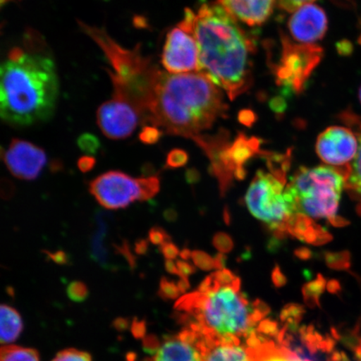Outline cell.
<instances>
[{
    "label": "cell",
    "instance_id": "obj_1",
    "mask_svg": "<svg viewBox=\"0 0 361 361\" xmlns=\"http://www.w3.org/2000/svg\"><path fill=\"white\" fill-rule=\"evenodd\" d=\"M0 75L4 121L24 128L51 118L58 99L59 79L55 61L40 34L28 30L24 47L11 49Z\"/></svg>",
    "mask_w": 361,
    "mask_h": 361
},
{
    "label": "cell",
    "instance_id": "obj_2",
    "mask_svg": "<svg viewBox=\"0 0 361 361\" xmlns=\"http://www.w3.org/2000/svg\"><path fill=\"white\" fill-rule=\"evenodd\" d=\"M192 32L200 53V71L233 101L250 88L251 56L255 45L219 3H204L194 15Z\"/></svg>",
    "mask_w": 361,
    "mask_h": 361
},
{
    "label": "cell",
    "instance_id": "obj_3",
    "mask_svg": "<svg viewBox=\"0 0 361 361\" xmlns=\"http://www.w3.org/2000/svg\"><path fill=\"white\" fill-rule=\"evenodd\" d=\"M227 110L223 92L200 72L174 75L160 71L142 123L194 140L225 117Z\"/></svg>",
    "mask_w": 361,
    "mask_h": 361
},
{
    "label": "cell",
    "instance_id": "obj_4",
    "mask_svg": "<svg viewBox=\"0 0 361 361\" xmlns=\"http://www.w3.org/2000/svg\"><path fill=\"white\" fill-rule=\"evenodd\" d=\"M175 308L191 315L201 333L213 341L240 343L250 335L257 322L269 312L264 302L250 305L241 291V279L231 286H220L206 293L192 292L177 302Z\"/></svg>",
    "mask_w": 361,
    "mask_h": 361
},
{
    "label": "cell",
    "instance_id": "obj_5",
    "mask_svg": "<svg viewBox=\"0 0 361 361\" xmlns=\"http://www.w3.org/2000/svg\"><path fill=\"white\" fill-rule=\"evenodd\" d=\"M80 29L96 42L110 63L107 70L113 84V96L132 103L144 114L150 105L155 82L160 70L142 53L141 44L133 49L116 43L106 31L79 21Z\"/></svg>",
    "mask_w": 361,
    "mask_h": 361
},
{
    "label": "cell",
    "instance_id": "obj_6",
    "mask_svg": "<svg viewBox=\"0 0 361 361\" xmlns=\"http://www.w3.org/2000/svg\"><path fill=\"white\" fill-rule=\"evenodd\" d=\"M350 169V165L341 168L300 166L286 186L296 197L299 213L315 219L335 218Z\"/></svg>",
    "mask_w": 361,
    "mask_h": 361
},
{
    "label": "cell",
    "instance_id": "obj_7",
    "mask_svg": "<svg viewBox=\"0 0 361 361\" xmlns=\"http://www.w3.org/2000/svg\"><path fill=\"white\" fill-rule=\"evenodd\" d=\"M245 202L250 214L267 226L287 224L292 215L299 213L295 196L263 170L257 171Z\"/></svg>",
    "mask_w": 361,
    "mask_h": 361
},
{
    "label": "cell",
    "instance_id": "obj_8",
    "mask_svg": "<svg viewBox=\"0 0 361 361\" xmlns=\"http://www.w3.org/2000/svg\"><path fill=\"white\" fill-rule=\"evenodd\" d=\"M282 51L274 67L276 82L300 94L323 57V49L314 44H296L282 35Z\"/></svg>",
    "mask_w": 361,
    "mask_h": 361
},
{
    "label": "cell",
    "instance_id": "obj_9",
    "mask_svg": "<svg viewBox=\"0 0 361 361\" xmlns=\"http://www.w3.org/2000/svg\"><path fill=\"white\" fill-rule=\"evenodd\" d=\"M89 192L99 204L109 210L126 209L141 197L138 178L116 170L107 171L90 182Z\"/></svg>",
    "mask_w": 361,
    "mask_h": 361
},
{
    "label": "cell",
    "instance_id": "obj_10",
    "mask_svg": "<svg viewBox=\"0 0 361 361\" xmlns=\"http://www.w3.org/2000/svg\"><path fill=\"white\" fill-rule=\"evenodd\" d=\"M161 65L170 74L200 71V53L192 31L178 25L169 31L162 49Z\"/></svg>",
    "mask_w": 361,
    "mask_h": 361
},
{
    "label": "cell",
    "instance_id": "obj_11",
    "mask_svg": "<svg viewBox=\"0 0 361 361\" xmlns=\"http://www.w3.org/2000/svg\"><path fill=\"white\" fill-rule=\"evenodd\" d=\"M141 113L125 99L113 96L97 111V124L102 133L111 140L130 137L137 128Z\"/></svg>",
    "mask_w": 361,
    "mask_h": 361
},
{
    "label": "cell",
    "instance_id": "obj_12",
    "mask_svg": "<svg viewBox=\"0 0 361 361\" xmlns=\"http://www.w3.org/2000/svg\"><path fill=\"white\" fill-rule=\"evenodd\" d=\"M359 141L350 128L331 126L320 133L315 144V152L324 164L334 168L351 164L357 155Z\"/></svg>",
    "mask_w": 361,
    "mask_h": 361
},
{
    "label": "cell",
    "instance_id": "obj_13",
    "mask_svg": "<svg viewBox=\"0 0 361 361\" xmlns=\"http://www.w3.org/2000/svg\"><path fill=\"white\" fill-rule=\"evenodd\" d=\"M1 157L13 177L25 180L37 179L47 164L42 147L20 139H13L6 151L2 149Z\"/></svg>",
    "mask_w": 361,
    "mask_h": 361
},
{
    "label": "cell",
    "instance_id": "obj_14",
    "mask_svg": "<svg viewBox=\"0 0 361 361\" xmlns=\"http://www.w3.org/2000/svg\"><path fill=\"white\" fill-rule=\"evenodd\" d=\"M288 30L296 42L301 44H314L326 34L328 19L323 8L309 4L293 12Z\"/></svg>",
    "mask_w": 361,
    "mask_h": 361
},
{
    "label": "cell",
    "instance_id": "obj_15",
    "mask_svg": "<svg viewBox=\"0 0 361 361\" xmlns=\"http://www.w3.org/2000/svg\"><path fill=\"white\" fill-rule=\"evenodd\" d=\"M206 349L194 331H186L162 342L147 361H203Z\"/></svg>",
    "mask_w": 361,
    "mask_h": 361
},
{
    "label": "cell",
    "instance_id": "obj_16",
    "mask_svg": "<svg viewBox=\"0 0 361 361\" xmlns=\"http://www.w3.org/2000/svg\"><path fill=\"white\" fill-rule=\"evenodd\" d=\"M276 0H218L234 19L251 27L263 25L272 15Z\"/></svg>",
    "mask_w": 361,
    "mask_h": 361
},
{
    "label": "cell",
    "instance_id": "obj_17",
    "mask_svg": "<svg viewBox=\"0 0 361 361\" xmlns=\"http://www.w3.org/2000/svg\"><path fill=\"white\" fill-rule=\"evenodd\" d=\"M203 361H255L254 351L238 342L214 341L207 345Z\"/></svg>",
    "mask_w": 361,
    "mask_h": 361
},
{
    "label": "cell",
    "instance_id": "obj_18",
    "mask_svg": "<svg viewBox=\"0 0 361 361\" xmlns=\"http://www.w3.org/2000/svg\"><path fill=\"white\" fill-rule=\"evenodd\" d=\"M261 140L255 137H247L239 133L233 144H229L227 152L230 161L238 168H243L252 157L260 155Z\"/></svg>",
    "mask_w": 361,
    "mask_h": 361
},
{
    "label": "cell",
    "instance_id": "obj_19",
    "mask_svg": "<svg viewBox=\"0 0 361 361\" xmlns=\"http://www.w3.org/2000/svg\"><path fill=\"white\" fill-rule=\"evenodd\" d=\"M343 116L347 124L355 126V133L359 141L357 155L351 162L349 178L345 183V188L352 197L361 202V123L355 119L354 115L344 114Z\"/></svg>",
    "mask_w": 361,
    "mask_h": 361
},
{
    "label": "cell",
    "instance_id": "obj_20",
    "mask_svg": "<svg viewBox=\"0 0 361 361\" xmlns=\"http://www.w3.org/2000/svg\"><path fill=\"white\" fill-rule=\"evenodd\" d=\"M1 313V333L0 340L3 345H8L16 341L20 336L23 329V322L19 312L8 305H2L0 309Z\"/></svg>",
    "mask_w": 361,
    "mask_h": 361
},
{
    "label": "cell",
    "instance_id": "obj_21",
    "mask_svg": "<svg viewBox=\"0 0 361 361\" xmlns=\"http://www.w3.org/2000/svg\"><path fill=\"white\" fill-rule=\"evenodd\" d=\"M107 234V225L102 215L99 214L97 218V229L94 230L92 241H90V256L102 268L113 269L108 262L107 248L105 240Z\"/></svg>",
    "mask_w": 361,
    "mask_h": 361
},
{
    "label": "cell",
    "instance_id": "obj_22",
    "mask_svg": "<svg viewBox=\"0 0 361 361\" xmlns=\"http://www.w3.org/2000/svg\"><path fill=\"white\" fill-rule=\"evenodd\" d=\"M291 150H288L284 154L266 151L260 153V156L267 161L270 174L283 185L287 183V174L291 166Z\"/></svg>",
    "mask_w": 361,
    "mask_h": 361
},
{
    "label": "cell",
    "instance_id": "obj_23",
    "mask_svg": "<svg viewBox=\"0 0 361 361\" xmlns=\"http://www.w3.org/2000/svg\"><path fill=\"white\" fill-rule=\"evenodd\" d=\"M0 361H39V358L34 349L7 345L2 347Z\"/></svg>",
    "mask_w": 361,
    "mask_h": 361
},
{
    "label": "cell",
    "instance_id": "obj_24",
    "mask_svg": "<svg viewBox=\"0 0 361 361\" xmlns=\"http://www.w3.org/2000/svg\"><path fill=\"white\" fill-rule=\"evenodd\" d=\"M315 223L308 215L297 213L291 216L288 221V233L290 236L303 240L305 234L313 227Z\"/></svg>",
    "mask_w": 361,
    "mask_h": 361
},
{
    "label": "cell",
    "instance_id": "obj_25",
    "mask_svg": "<svg viewBox=\"0 0 361 361\" xmlns=\"http://www.w3.org/2000/svg\"><path fill=\"white\" fill-rule=\"evenodd\" d=\"M254 358L255 361H302L288 351L274 348L255 350Z\"/></svg>",
    "mask_w": 361,
    "mask_h": 361
},
{
    "label": "cell",
    "instance_id": "obj_26",
    "mask_svg": "<svg viewBox=\"0 0 361 361\" xmlns=\"http://www.w3.org/2000/svg\"><path fill=\"white\" fill-rule=\"evenodd\" d=\"M140 188H141V197L140 202H145L152 200L161 189V179L158 175L152 177L138 178Z\"/></svg>",
    "mask_w": 361,
    "mask_h": 361
},
{
    "label": "cell",
    "instance_id": "obj_27",
    "mask_svg": "<svg viewBox=\"0 0 361 361\" xmlns=\"http://www.w3.org/2000/svg\"><path fill=\"white\" fill-rule=\"evenodd\" d=\"M326 286V279L319 274L314 281L306 283L303 288L305 299L309 304H314L318 301V295L322 293Z\"/></svg>",
    "mask_w": 361,
    "mask_h": 361
},
{
    "label": "cell",
    "instance_id": "obj_28",
    "mask_svg": "<svg viewBox=\"0 0 361 361\" xmlns=\"http://www.w3.org/2000/svg\"><path fill=\"white\" fill-rule=\"evenodd\" d=\"M78 146L87 154L96 155L101 149V142L92 133H83L78 139Z\"/></svg>",
    "mask_w": 361,
    "mask_h": 361
},
{
    "label": "cell",
    "instance_id": "obj_29",
    "mask_svg": "<svg viewBox=\"0 0 361 361\" xmlns=\"http://www.w3.org/2000/svg\"><path fill=\"white\" fill-rule=\"evenodd\" d=\"M189 160L188 153L183 149L175 148L169 152L166 158L165 168L169 169H178L188 164Z\"/></svg>",
    "mask_w": 361,
    "mask_h": 361
},
{
    "label": "cell",
    "instance_id": "obj_30",
    "mask_svg": "<svg viewBox=\"0 0 361 361\" xmlns=\"http://www.w3.org/2000/svg\"><path fill=\"white\" fill-rule=\"evenodd\" d=\"M67 295L73 302H83L87 299L89 290L87 284L82 281H75L69 283L66 290Z\"/></svg>",
    "mask_w": 361,
    "mask_h": 361
},
{
    "label": "cell",
    "instance_id": "obj_31",
    "mask_svg": "<svg viewBox=\"0 0 361 361\" xmlns=\"http://www.w3.org/2000/svg\"><path fill=\"white\" fill-rule=\"evenodd\" d=\"M164 132L157 126L145 125L139 134V140L146 145H154L160 141Z\"/></svg>",
    "mask_w": 361,
    "mask_h": 361
},
{
    "label": "cell",
    "instance_id": "obj_32",
    "mask_svg": "<svg viewBox=\"0 0 361 361\" xmlns=\"http://www.w3.org/2000/svg\"><path fill=\"white\" fill-rule=\"evenodd\" d=\"M52 361H92V359L87 352L66 349L59 352Z\"/></svg>",
    "mask_w": 361,
    "mask_h": 361
},
{
    "label": "cell",
    "instance_id": "obj_33",
    "mask_svg": "<svg viewBox=\"0 0 361 361\" xmlns=\"http://www.w3.org/2000/svg\"><path fill=\"white\" fill-rule=\"evenodd\" d=\"M178 284L169 281L168 278L162 277L160 281L158 295L164 300H174L180 295Z\"/></svg>",
    "mask_w": 361,
    "mask_h": 361
},
{
    "label": "cell",
    "instance_id": "obj_34",
    "mask_svg": "<svg viewBox=\"0 0 361 361\" xmlns=\"http://www.w3.org/2000/svg\"><path fill=\"white\" fill-rule=\"evenodd\" d=\"M213 245L216 250L222 254H228L231 252L234 247V243L229 234L219 232L216 233L213 238Z\"/></svg>",
    "mask_w": 361,
    "mask_h": 361
},
{
    "label": "cell",
    "instance_id": "obj_35",
    "mask_svg": "<svg viewBox=\"0 0 361 361\" xmlns=\"http://www.w3.org/2000/svg\"><path fill=\"white\" fill-rule=\"evenodd\" d=\"M192 259L197 268L203 271H209L215 269L214 259L207 252L195 250L192 252Z\"/></svg>",
    "mask_w": 361,
    "mask_h": 361
},
{
    "label": "cell",
    "instance_id": "obj_36",
    "mask_svg": "<svg viewBox=\"0 0 361 361\" xmlns=\"http://www.w3.org/2000/svg\"><path fill=\"white\" fill-rule=\"evenodd\" d=\"M324 261L331 269H342L348 266V255L346 252H341V254L326 252Z\"/></svg>",
    "mask_w": 361,
    "mask_h": 361
},
{
    "label": "cell",
    "instance_id": "obj_37",
    "mask_svg": "<svg viewBox=\"0 0 361 361\" xmlns=\"http://www.w3.org/2000/svg\"><path fill=\"white\" fill-rule=\"evenodd\" d=\"M148 241L154 245H162L166 242L171 241V237L164 228L154 226L148 232Z\"/></svg>",
    "mask_w": 361,
    "mask_h": 361
},
{
    "label": "cell",
    "instance_id": "obj_38",
    "mask_svg": "<svg viewBox=\"0 0 361 361\" xmlns=\"http://www.w3.org/2000/svg\"><path fill=\"white\" fill-rule=\"evenodd\" d=\"M114 246L117 254L123 256L126 261L128 262L130 269H135V266H137V257L135 256L132 250H130L129 243L124 240L120 245H115Z\"/></svg>",
    "mask_w": 361,
    "mask_h": 361
},
{
    "label": "cell",
    "instance_id": "obj_39",
    "mask_svg": "<svg viewBox=\"0 0 361 361\" xmlns=\"http://www.w3.org/2000/svg\"><path fill=\"white\" fill-rule=\"evenodd\" d=\"M315 0H276L278 6L286 12H295L305 4H312Z\"/></svg>",
    "mask_w": 361,
    "mask_h": 361
},
{
    "label": "cell",
    "instance_id": "obj_40",
    "mask_svg": "<svg viewBox=\"0 0 361 361\" xmlns=\"http://www.w3.org/2000/svg\"><path fill=\"white\" fill-rule=\"evenodd\" d=\"M212 274H213L215 281L220 286H231L238 279L232 271L226 269L218 270L216 272Z\"/></svg>",
    "mask_w": 361,
    "mask_h": 361
},
{
    "label": "cell",
    "instance_id": "obj_41",
    "mask_svg": "<svg viewBox=\"0 0 361 361\" xmlns=\"http://www.w3.org/2000/svg\"><path fill=\"white\" fill-rule=\"evenodd\" d=\"M45 256L47 257V260L52 261L58 265H68L70 264L71 258L69 255L65 251L57 250L51 252L48 250L42 251Z\"/></svg>",
    "mask_w": 361,
    "mask_h": 361
},
{
    "label": "cell",
    "instance_id": "obj_42",
    "mask_svg": "<svg viewBox=\"0 0 361 361\" xmlns=\"http://www.w3.org/2000/svg\"><path fill=\"white\" fill-rule=\"evenodd\" d=\"M160 252L164 258L168 260L177 259L180 255L179 248L171 241L166 242L160 246Z\"/></svg>",
    "mask_w": 361,
    "mask_h": 361
},
{
    "label": "cell",
    "instance_id": "obj_43",
    "mask_svg": "<svg viewBox=\"0 0 361 361\" xmlns=\"http://www.w3.org/2000/svg\"><path fill=\"white\" fill-rule=\"evenodd\" d=\"M96 158L92 156L80 157L78 161V168L82 173H87L96 166Z\"/></svg>",
    "mask_w": 361,
    "mask_h": 361
},
{
    "label": "cell",
    "instance_id": "obj_44",
    "mask_svg": "<svg viewBox=\"0 0 361 361\" xmlns=\"http://www.w3.org/2000/svg\"><path fill=\"white\" fill-rule=\"evenodd\" d=\"M271 279L274 286L276 288H281L287 283V278L283 273V271L279 264H275L271 274Z\"/></svg>",
    "mask_w": 361,
    "mask_h": 361
},
{
    "label": "cell",
    "instance_id": "obj_45",
    "mask_svg": "<svg viewBox=\"0 0 361 361\" xmlns=\"http://www.w3.org/2000/svg\"><path fill=\"white\" fill-rule=\"evenodd\" d=\"M176 264L178 265V268L180 274V277L188 278L197 272L195 266L189 264L188 262L184 260H178L177 263Z\"/></svg>",
    "mask_w": 361,
    "mask_h": 361
},
{
    "label": "cell",
    "instance_id": "obj_46",
    "mask_svg": "<svg viewBox=\"0 0 361 361\" xmlns=\"http://www.w3.org/2000/svg\"><path fill=\"white\" fill-rule=\"evenodd\" d=\"M184 177L188 184L194 186L200 182L201 173L196 168H189L185 171Z\"/></svg>",
    "mask_w": 361,
    "mask_h": 361
},
{
    "label": "cell",
    "instance_id": "obj_47",
    "mask_svg": "<svg viewBox=\"0 0 361 361\" xmlns=\"http://www.w3.org/2000/svg\"><path fill=\"white\" fill-rule=\"evenodd\" d=\"M295 258L302 261H308L313 258L314 252L309 247H300L293 252Z\"/></svg>",
    "mask_w": 361,
    "mask_h": 361
},
{
    "label": "cell",
    "instance_id": "obj_48",
    "mask_svg": "<svg viewBox=\"0 0 361 361\" xmlns=\"http://www.w3.org/2000/svg\"><path fill=\"white\" fill-rule=\"evenodd\" d=\"M149 250L148 239L139 238L135 242L134 252L137 255H146Z\"/></svg>",
    "mask_w": 361,
    "mask_h": 361
},
{
    "label": "cell",
    "instance_id": "obj_49",
    "mask_svg": "<svg viewBox=\"0 0 361 361\" xmlns=\"http://www.w3.org/2000/svg\"><path fill=\"white\" fill-rule=\"evenodd\" d=\"M239 121L243 125L251 126L255 123V115L250 111H243L239 115Z\"/></svg>",
    "mask_w": 361,
    "mask_h": 361
},
{
    "label": "cell",
    "instance_id": "obj_50",
    "mask_svg": "<svg viewBox=\"0 0 361 361\" xmlns=\"http://www.w3.org/2000/svg\"><path fill=\"white\" fill-rule=\"evenodd\" d=\"M283 241V240H281V239L271 236V238L269 239L267 245L268 251L271 252V254L277 252L279 250H281Z\"/></svg>",
    "mask_w": 361,
    "mask_h": 361
},
{
    "label": "cell",
    "instance_id": "obj_51",
    "mask_svg": "<svg viewBox=\"0 0 361 361\" xmlns=\"http://www.w3.org/2000/svg\"><path fill=\"white\" fill-rule=\"evenodd\" d=\"M141 171L142 175V178L152 177V176L157 175L156 168L151 162H146L145 164H143L141 168Z\"/></svg>",
    "mask_w": 361,
    "mask_h": 361
},
{
    "label": "cell",
    "instance_id": "obj_52",
    "mask_svg": "<svg viewBox=\"0 0 361 361\" xmlns=\"http://www.w3.org/2000/svg\"><path fill=\"white\" fill-rule=\"evenodd\" d=\"M214 266L215 269L219 270L224 269L226 267V264H227L228 257L225 255L222 254V252H219L214 256Z\"/></svg>",
    "mask_w": 361,
    "mask_h": 361
},
{
    "label": "cell",
    "instance_id": "obj_53",
    "mask_svg": "<svg viewBox=\"0 0 361 361\" xmlns=\"http://www.w3.org/2000/svg\"><path fill=\"white\" fill-rule=\"evenodd\" d=\"M164 218L169 223H174L178 218V212L174 207H169L164 212Z\"/></svg>",
    "mask_w": 361,
    "mask_h": 361
},
{
    "label": "cell",
    "instance_id": "obj_54",
    "mask_svg": "<svg viewBox=\"0 0 361 361\" xmlns=\"http://www.w3.org/2000/svg\"><path fill=\"white\" fill-rule=\"evenodd\" d=\"M164 268L166 272L169 274L178 275V276L180 277V274L179 272L178 265L177 264H175L173 260L166 259L164 263Z\"/></svg>",
    "mask_w": 361,
    "mask_h": 361
},
{
    "label": "cell",
    "instance_id": "obj_55",
    "mask_svg": "<svg viewBox=\"0 0 361 361\" xmlns=\"http://www.w3.org/2000/svg\"><path fill=\"white\" fill-rule=\"evenodd\" d=\"M178 287L180 293L186 292L189 288H190V283H189L188 278L180 277L179 281L178 282Z\"/></svg>",
    "mask_w": 361,
    "mask_h": 361
},
{
    "label": "cell",
    "instance_id": "obj_56",
    "mask_svg": "<svg viewBox=\"0 0 361 361\" xmlns=\"http://www.w3.org/2000/svg\"><path fill=\"white\" fill-rule=\"evenodd\" d=\"M328 221L329 224L334 226V227H343V226L348 224L347 220L342 219L338 216H336L335 218H332Z\"/></svg>",
    "mask_w": 361,
    "mask_h": 361
},
{
    "label": "cell",
    "instance_id": "obj_57",
    "mask_svg": "<svg viewBox=\"0 0 361 361\" xmlns=\"http://www.w3.org/2000/svg\"><path fill=\"white\" fill-rule=\"evenodd\" d=\"M247 177V171L245 166L243 168H238L235 171H234V179L237 180H245Z\"/></svg>",
    "mask_w": 361,
    "mask_h": 361
},
{
    "label": "cell",
    "instance_id": "obj_58",
    "mask_svg": "<svg viewBox=\"0 0 361 361\" xmlns=\"http://www.w3.org/2000/svg\"><path fill=\"white\" fill-rule=\"evenodd\" d=\"M340 44L338 49L341 54H350L351 52L352 45L349 42H341Z\"/></svg>",
    "mask_w": 361,
    "mask_h": 361
},
{
    "label": "cell",
    "instance_id": "obj_59",
    "mask_svg": "<svg viewBox=\"0 0 361 361\" xmlns=\"http://www.w3.org/2000/svg\"><path fill=\"white\" fill-rule=\"evenodd\" d=\"M224 220L226 224H231L232 215L231 212H230L229 207L228 206H225L224 209Z\"/></svg>",
    "mask_w": 361,
    "mask_h": 361
},
{
    "label": "cell",
    "instance_id": "obj_60",
    "mask_svg": "<svg viewBox=\"0 0 361 361\" xmlns=\"http://www.w3.org/2000/svg\"><path fill=\"white\" fill-rule=\"evenodd\" d=\"M192 252L188 247H184L182 251L180 252V257L182 260L186 261L192 258Z\"/></svg>",
    "mask_w": 361,
    "mask_h": 361
},
{
    "label": "cell",
    "instance_id": "obj_61",
    "mask_svg": "<svg viewBox=\"0 0 361 361\" xmlns=\"http://www.w3.org/2000/svg\"><path fill=\"white\" fill-rule=\"evenodd\" d=\"M63 166L61 165V162L60 161H54L51 164V169L53 171H61Z\"/></svg>",
    "mask_w": 361,
    "mask_h": 361
},
{
    "label": "cell",
    "instance_id": "obj_62",
    "mask_svg": "<svg viewBox=\"0 0 361 361\" xmlns=\"http://www.w3.org/2000/svg\"><path fill=\"white\" fill-rule=\"evenodd\" d=\"M360 102H361V88L360 90Z\"/></svg>",
    "mask_w": 361,
    "mask_h": 361
},
{
    "label": "cell",
    "instance_id": "obj_63",
    "mask_svg": "<svg viewBox=\"0 0 361 361\" xmlns=\"http://www.w3.org/2000/svg\"><path fill=\"white\" fill-rule=\"evenodd\" d=\"M104 1H108V0H104Z\"/></svg>",
    "mask_w": 361,
    "mask_h": 361
}]
</instances>
